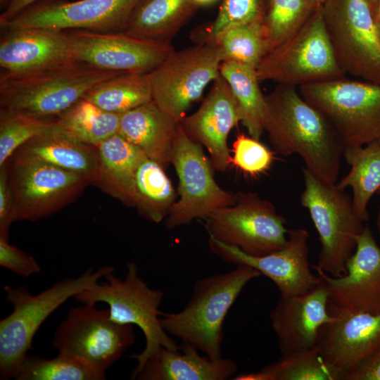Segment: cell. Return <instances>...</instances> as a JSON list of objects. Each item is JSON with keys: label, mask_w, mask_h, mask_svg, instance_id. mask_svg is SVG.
<instances>
[{"label": "cell", "mask_w": 380, "mask_h": 380, "mask_svg": "<svg viewBox=\"0 0 380 380\" xmlns=\"http://www.w3.org/2000/svg\"><path fill=\"white\" fill-rule=\"evenodd\" d=\"M53 120L0 109V167L21 146L50 127Z\"/></svg>", "instance_id": "8d00e7d4"}, {"label": "cell", "mask_w": 380, "mask_h": 380, "mask_svg": "<svg viewBox=\"0 0 380 380\" xmlns=\"http://www.w3.org/2000/svg\"><path fill=\"white\" fill-rule=\"evenodd\" d=\"M208 42L215 43L220 49L224 61H235L255 69L270 51L262 22L232 27Z\"/></svg>", "instance_id": "e575fe53"}, {"label": "cell", "mask_w": 380, "mask_h": 380, "mask_svg": "<svg viewBox=\"0 0 380 380\" xmlns=\"http://www.w3.org/2000/svg\"><path fill=\"white\" fill-rule=\"evenodd\" d=\"M329 310L335 319L322 327L316 346L349 380L357 365L380 346V312Z\"/></svg>", "instance_id": "44dd1931"}, {"label": "cell", "mask_w": 380, "mask_h": 380, "mask_svg": "<svg viewBox=\"0 0 380 380\" xmlns=\"http://www.w3.org/2000/svg\"><path fill=\"white\" fill-rule=\"evenodd\" d=\"M199 7L201 6H209L215 2H216L217 0H193Z\"/></svg>", "instance_id": "ee69618b"}, {"label": "cell", "mask_w": 380, "mask_h": 380, "mask_svg": "<svg viewBox=\"0 0 380 380\" xmlns=\"http://www.w3.org/2000/svg\"><path fill=\"white\" fill-rule=\"evenodd\" d=\"M15 220H37L56 213L91 182L73 172L13 154L5 163Z\"/></svg>", "instance_id": "7c38bea8"}, {"label": "cell", "mask_w": 380, "mask_h": 380, "mask_svg": "<svg viewBox=\"0 0 380 380\" xmlns=\"http://www.w3.org/2000/svg\"><path fill=\"white\" fill-rule=\"evenodd\" d=\"M265 100V132L276 152L298 155L318 178L336 184L345 147L325 116L296 87L277 84Z\"/></svg>", "instance_id": "6da1fadb"}, {"label": "cell", "mask_w": 380, "mask_h": 380, "mask_svg": "<svg viewBox=\"0 0 380 380\" xmlns=\"http://www.w3.org/2000/svg\"><path fill=\"white\" fill-rule=\"evenodd\" d=\"M261 276L257 270L239 265L232 270L203 277L177 312L162 313L164 329L183 343L194 346L212 360L222 357L225 317L246 285Z\"/></svg>", "instance_id": "3957f363"}, {"label": "cell", "mask_w": 380, "mask_h": 380, "mask_svg": "<svg viewBox=\"0 0 380 380\" xmlns=\"http://www.w3.org/2000/svg\"><path fill=\"white\" fill-rule=\"evenodd\" d=\"M7 1L8 0H0V7L1 11L5 8Z\"/></svg>", "instance_id": "c3c4849f"}, {"label": "cell", "mask_w": 380, "mask_h": 380, "mask_svg": "<svg viewBox=\"0 0 380 380\" xmlns=\"http://www.w3.org/2000/svg\"><path fill=\"white\" fill-rule=\"evenodd\" d=\"M321 7L298 30L264 56L256 68L260 82L298 88L345 77L335 58Z\"/></svg>", "instance_id": "ba28073f"}, {"label": "cell", "mask_w": 380, "mask_h": 380, "mask_svg": "<svg viewBox=\"0 0 380 380\" xmlns=\"http://www.w3.org/2000/svg\"><path fill=\"white\" fill-rule=\"evenodd\" d=\"M84 99L108 112L122 114L152 99L148 73H122L91 89Z\"/></svg>", "instance_id": "d6a6232c"}, {"label": "cell", "mask_w": 380, "mask_h": 380, "mask_svg": "<svg viewBox=\"0 0 380 380\" xmlns=\"http://www.w3.org/2000/svg\"><path fill=\"white\" fill-rule=\"evenodd\" d=\"M203 220L210 239L249 255L270 254L287 242L286 220L269 200L254 192L236 193L233 204L214 210Z\"/></svg>", "instance_id": "30bf717a"}, {"label": "cell", "mask_w": 380, "mask_h": 380, "mask_svg": "<svg viewBox=\"0 0 380 380\" xmlns=\"http://www.w3.org/2000/svg\"><path fill=\"white\" fill-rule=\"evenodd\" d=\"M140 0H43L1 28L43 27L62 30L124 31Z\"/></svg>", "instance_id": "2e32d148"}, {"label": "cell", "mask_w": 380, "mask_h": 380, "mask_svg": "<svg viewBox=\"0 0 380 380\" xmlns=\"http://www.w3.org/2000/svg\"><path fill=\"white\" fill-rule=\"evenodd\" d=\"M13 154L42 161L73 172L94 184L99 168L96 146L70 139L54 125L18 148Z\"/></svg>", "instance_id": "d4e9b609"}, {"label": "cell", "mask_w": 380, "mask_h": 380, "mask_svg": "<svg viewBox=\"0 0 380 380\" xmlns=\"http://www.w3.org/2000/svg\"><path fill=\"white\" fill-rule=\"evenodd\" d=\"M1 29L0 73H29L75 61L67 30L43 27Z\"/></svg>", "instance_id": "7402d4cb"}, {"label": "cell", "mask_w": 380, "mask_h": 380, "mask_svg": "<svg viewBox=\"0 0 380 380\" xmlns=\"http://www.w3.org/2000/svg\"><path fill=\"white\" fill-rule=\"evenodd\" d=\"M269 0H222L215 19L194 38L208 42L224 31L240 25L264 21Z\"/></svg>", "instance_id": "74e56055"}, {"label": "cell", "mask_w": 380, "mask_h": 380, "mask_svg": "<svg viewBox=\"0 0 380 380\" xmlns=\"http://www.w3.org/2000/svg\"><path fill=\"white\" fill-rule=\"evenodd\" d=\"M322 13L340 68L360 80L380 84V30L366 0H325Z\"/></svg>", "instance_id": "9c48e42d"}, {"label": "cell", "mask_w": 380, "mask_h": 380, "mask_svg": "<svg viewBox=\"0 0 380 380\" xmlns=\"http://www.w3.org/2000/svg\"><path fill=\"white\" fill-rule=\"evenodd\" d=\"M379 195H380V188L379 189V190L377 191L376 192Z\"/></svg>", "instance_id": "f907efd6"}, {"label": "cell", "mask_w": 380, "mask_h": 380, "mask_svg": "<svg viewBox=\"0 0 380 380\" xmlns=\"http://www.w3.org/2000/svg\"><path fill=\"white\" fill-rule=\"evenodd\" d=\"M376 227L379 232V238H380V208L378 211L377 214V218H376Z\"/></svg>", "instance_id": "7dc6e473"}, {"label": "cell", "mask_w": 380, "mask_h": 380, "mask_svg": "<svg viewBox=\"0 0 380 380\" xmlns=\"http://www.w3.org/2000/svg\"><path fill=\"white\" fill-rule=\"evenodd\" d=\"M235 380H348L346 373L329 362L317 346L281 357L260 371L239 374Z\"/></svg>", "instance_id": "f546056e"}, {"label": "cell", "mask_w": 380, "mask_h": 380, "mask_svg": "<svg viewBox=\"0 0 380 380\" xmlns=\"http://www.w3.org/2000/svg\"><path fill=\"white\" fill-rule=\"evenodd\" d=\"M43 0H8L0 14L1 27L7 25L17 15L30 6Z\"/></svg>", "instance_id": "7bdbcfd3"}, {"label": "cell", "mask_w": 380, "mask_h": 380, "mask_svg": "<svg viewBox=\"0 0 380 380\" xmlns=\"http://www.w3.org/2000/svg\"><path fill=\"white\" fill-rule=\"evenodd\" d=\"M0 265L23 277L41 271L36 259L29 253L11 245L8 239L0 237Z\"/></svg>", "instance_id": "ab89813d"}, {"label": "cell", "mask_w": 380, "mask_h": 380, "mask_svg": "<svg viewBox=\"0 0 380 380\" xmlns=\"http://www.w3.org/2000/svg\"><path fill=\"white\" fill-rule=\"evenodd\" d=\"M329 296L322 279L317 286L306 293L279 296L270 313V319L281 355L317 345L322 327L335 319L329 310Z\"/></svg>", "instance_id": "d6986e66"}, {"label": "cell", "mask_w": 380, "mask_h": 380, "mask_svg": "<svg viewBox=\"0 0 380 380\" xmlns=\"http://www.w3.org/2000/svg\"><path fill=\"white\" fill-rule=\"evenodd\" d=\"M298 89L329 120L344 147L380 144V84L344 77Z\"/></svg>", "instance_id": "52a82bcc"}, {"label": "cell", "mask_w": 380, "mask_h": 380, "mask_svg": "<svg viewBox=\"0 0 380 380\" xmlns=\"http://www.w3.org/2000/svg\"><path fill=\"white\" fill-rule=\"evenodd\" d=\"M375 17H376V20L379 28L380 30V0H378L377 1V6H376V13H375Z\"/></svg>", "instance_id": "f6af8a7d"}, {"label": "cell", "mask_w": 380, "mask_h": 380, "mask_svg": "<svg viewBox=\"0 0 380 380\" xmlns=\"http://www.w3.org/2000/svg\"><path fill=\"white\" fill-rule=\"evenodd\" d=\"M193 345L174 350L161 347L131 377L139 380H225L237 370L231 358L212 360Z\"/></svg>", "instance_id": "603a6c76"}, {"label": "cell", "mask_w": 380, "mask_h": 380, "mask_svg": "<svg viewBox=\"0 0 380 380\" xmlns=\"http://www.w3.org/2000/svg\"><path fill=\"white\" fill-rule=\"evenodd\" d=\"M369 4L371 6V7L372 8L374 13H376V6H377V1L378 0H366Z\"/></svg>", "instance_id": "bcb514c9"}, {"label": "cell", "mask_w": 380, "mask_h": 380, "mask_svg": "<svg viewBox=\"0 0 380 380\" xmlns=\"http://www.w3.org/2000/svg\"><path fill=\"white\" fill-rule=\"evenodd\" d=\"M239 122L230 87L220 75L196 111L185 115L179 124L192 141L207 148L213 167L224 172L231 159L227 138Z\"/></svg>", "instance_id": "ffe728a7"}, {"label": "cell", "mask_w": 380, "mask_h": 380, "mask_svg": "<svg viewBox=\"0 0 380 380\" xmlns=\"http://www.w3.org/2000/svg\"><path fill=\"white\" fill-rule=\"evenodd\" d=\"M309 233L303 228L289 230L287 242L281 249L262 256H252L239 248L209 238L211 251L224 261L257 270L277 286L280 296L306 293L322 281L312 273L309 260Z\"/></svg>", "instance_id": "e0dca14e"}, {"label": "cell", "mask_w": 380, "mask_h": 380, "mask_svg": "<svg viewBox=\"0 0 380 380\" xmlns=\"http://www.w3.org/2000/svg\"><path fill=\"white\" fill-rule=\"evenodd\" d=\"M315 270L329 290V309L380 312V247L368 225L357 238L346 274L331 277Z\"/></svg>", "instance_id": "ac0fdd59"}, {"label": "cell", "mask_w": 380, "mask_h": 380, "mask_svg": "<svg viewBox=\"0 0 380 380\" xmlns=\"http://www.w3.org/2000/svg\"><path fill=\"white\" fill-rule=\"evenodd\" d=\"M134 196V208L138 213L146 219L159 223L170 213L176 194L165 169L146 158L136 172Z\"/></svg>", "instance_id": "1f68e13d"}, {"label": "cell", "mask_w": 380, "mask_h": 380, "mask_svg": "<svg viewBox=\"0 0 380 380\" xmlns=\"http://www.w3.org/2000/svg\"><path fill=\"white\" fill-rule=\"evenodd\" d=\"M105 279V282H98L73 298L82 303H106L110 319L119 324H134L141 329L146 340L145 346L141 353L132 356L137 362L132 372L139 370L161 347L174 350L180 348L164 329L159 317L162 315L159 307L164 292L149 287L139 277L134 262L127 265L124 279L115 277L113 272L108 274Z\"/></svg>", "instance_id": "5b68a950"}, {"label": "cell", "mask_w": 380, "mask_h": 380, "mask_svg": "<svg viewBox=\"0 0 380 380\" xmlns=\"http://www.w3.org/2000/svg\"><path fill=\"white\" fill-rule=\"evenodd\" d=\"M198 8L193 0H140L124 31L140 38L171 43Z\"/></svg>", "instance_id": "4316f807"}, {"label": "cell", "mask_w": 380, "mask_h": 380, "mask_svg": "<svg viewBox=\"0 0 380 380\" xmlns=\"http://www.w3.org/2000/svg\"><path fill=\"white\" fill-rule=\"evenodd\" d=\"M321 5L325 1V0H317Z\"/></svg>", "instance_id": "681fc988"}, {"label": "cell", "mask_w": 380, "mask_h": 380, "mask_svg": "<svg viewBox=\"0 0 380 380\" xmlns=\"http://www.w3.org/2000/svg\"><path fill=\"white\" fill-rule=\"evenodd\" d=\"M224 61L222 51L213 42L172 51L149 72L153 101L179 123L208 85L220 75Z\"/></svg>", "instance_id": "8fae6325"}, {"label": "cell", "mask_w": 380, "mask_h": 380, "mask_svg": "<svg viewBox=\"0 0 380 380\" xmlns=\"http://www.w3.org/2000/svg\"><path fill=\"white\" fill-rule=\"evenodd\" d=\"M113 267L88 269L80 276L59 281L37 295L25 286H4L13 311L0 321V374L1 379L14 377L32 348L34 334L43 322L70 298L92 287Z\"/></svg>", "instance_id": "277c9868"}, {"label": "cell", "mask_w": 380, "mask_h": 380, "mask_svg": "<svg viewBox=\"0 0 380 380\" xmlns=\"http://www.w3.org/2000/svg\"><path fill=\"white\" fill-rule=\"evenodd\" d=\"M67 31L75 61L108 71L148 73L175 51L171 43L140 38L125 31Z\"/></svg>", "instance_id": "9a60e30c"}, {"label": "cell", "mask_w": 380, "mask_h": 380, "mask_svg": "<svg viewBox=\"0 0 380 380\" xmlns=\"http://www.w3.org/2000/svg\"><path fill=\"white\" fill-rule=\"evenodd\" d=\"M97 147L99 168L94 185L126 206L134 208L135 175L147 156L118 133Z\"/></svg>", "instance_id": "484cf974"}, {"label": "cell", "mask_w": 380, "mask_h": 380, "mask_svg": "<svg viewBox=\"0 0 380 380\" xmlns=\"http://www.w3.org/2000/svg\"><path fill=\"white\" fill-rule=\"evenodd\" d=\"M178 124L151 100L121 114L118 134L166 169Z\"/></svg>", "instance_id": "cb8c5ba5"}, {"label": "cell", "mask_w": 380, "mask_h": 380, "mask_svg": "<svg viewBox=\"0 0 380 380\" xmlns=\"http://www.w3.org/2000/svg\"><path fill=\"white\" fill-rule=\"evenodd\" d=\"M135 338L133 325L110 319L108 308L83 303L70 309L56 330L52 344L58 353L81 359L106 373Z\"/></svg>", "instance_id": "4fadbf2b"}, {"label": "cell", "mask_w": 380, "mask_h": 380, "mask_svg": "<svg viewBox=\"0 0 380 380\" xmlns=\"http://www.w3.org/2000/svg\"><path fill=\"white\" fill-rule=\"evenodd\" d=\"M18 380H101L106 373L76 357L58 353L51 359L28 356L14 377Z\"/></svg>", "instance_id": "836d02e7"}, {"label": "cell", "mask_w": 380, "mask_h": 380, "mask_svg": "<svg viewBox=\"0 0 380 380\" xmlns=\"http://www.w3.org/2000/svg\"><path fill=\"white\" fill-rule=\"evenodd\" d=\"M120 116L82 99L56 118L54 125L70 139L98 146L118 133Z\"/></svg>", "instance_id": "4dcf8cb0"}, {"label": "cell", "mask_w": 380, "mask_h": 380, "mask_svg": "<svg viewBox=\"0 0 380 380\" xmlns=\"http://www.w3.org/2000/svg\"><path fill=\"white\" fill-rule=\"evenodd\" d=\"M220 75L234 97L240 122L250 137L260 140L265 133L266 100L260 87L256 69L232 61H224Z\"/></svg>", "instance_id": "83f0119b"}, {"label": "cell", "mask_w": 380, "mask_h": 380, "mask_svg": "<svg viewBox=\"0 0 380 380\" xmlns=\"http://www.w3.org/2000/svg\"><path fill=\"white\" fill-rule=\"evenodd\" d=\"M321 6L317 0H269L263 26L270 50L298 30Z\"/></svg>", "instance_id": "d590c367"}, {"label": "cell", "mask_w": 380, "mask_h": 380, "mask_svg": "<svg viewBox=\"0 0 380 380\" xmlns=\"http://www.w3.org/2000/svg\"><path fill=\"white\" fill-rule=\"evenodd\" d=\"M302 175L300 203L310 213L321 245L317 263L312 267L331 277L343 276L365 222L355 211L352 198L336 184L322 181L305 167Z\"/></svg>", "instance_id": "8992f818"}, {"label": "cell", "mask_w": 380, "mask_h": 380, "mask_svg": "<svg viewBox=\"0 0 380 380\" xmlns=\"http://www.w3.org/2000/svg\"><path fill=\"white\" fill-rule=\"evenodd\" d=\"M171 163L179 179V198L165 219L167 229L204 219L214 210L234 203L235 194L222 189L215 182L210 160L202 146L192 141L178 124Z\"/></svg>", "instance_id": "5bb4252c"}, {"label": "cell", "mask_w": 380, "mask_h": 380, "mask_svg": "<svg viewBox=\"0 0 380 380\" xmlns=\"http://www.w3.org/2000/svg\"><path fill=\"white\" fill-rule=\"evenodd\" d=\"M349 380H380V346L357 365Z\"/></svg>", "instance_id": "b9f144b4"}, {"label": "cell", "mask_w": 380, "mask_h": 380, "mask_svg": "<svg viewBox=\"0 0 380 380\" xmlns=\"http://www.w3.org/2000/svg\"><path fill=\"white\" fill-rule=\"evenodd\" d=\"M343 156L350 169L336 186L343 191L351 188L353 208L366 222L369 219L368 203L380 188V144L346 146Z\"/></svg>", "instance_id": "f1b7e54d"}, {"label": "cell", "mask_w": 380, "mask_h": 380, "mask_svg": "<svg viewBox=\"0 0 380 380\" xmlns=\"http://www.w3.org/2000/svg\"><path fill=\"white\" fill-rule=\"evenodd\" d=\"M233 156L230 163L245 174L255 177L271 167L274 154L259 140L243 134H239L232 144Z\"/></svg>", "instance_id": "f35d334b"}, {"label": "cell", "mask_w": 380, "mask_h": 380, "mask_svg": "<svg viewBox=\"0 0 380 380\" xmlns=\"http://www.w3.org/2000/svg\"><path fill=\"white\" fill-rule=\"evenodd\" d=\"M122 73L77 61L25 74L0 73V109L53 120L98 84Z\"/></svg>", "instance_id": "7a4b0ae2"}, {"label": "cell", "mask_w": 380, "mask_h": 380, "mask_svg": "<svg viewBox=\"0 0 380 380\" xmlns=\"http://www.w3.org/2000/svg\"><path fill=\"white\" fill-rule=\"evenodd\" d=\"M15 221L14 205L6 165L0 167V237L8 239L9 228Z\"/></svg>", "instance_id": "60d3db41"}]
</instances>
